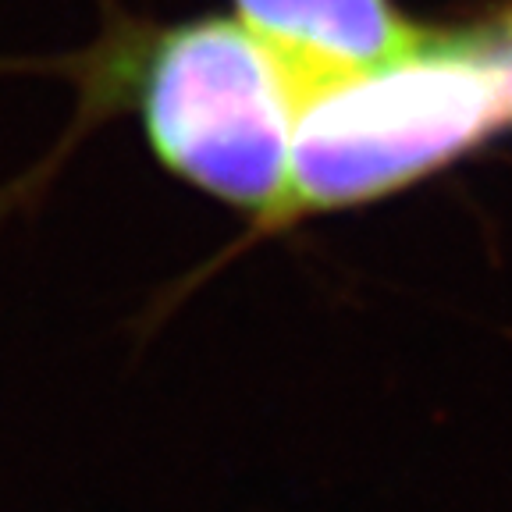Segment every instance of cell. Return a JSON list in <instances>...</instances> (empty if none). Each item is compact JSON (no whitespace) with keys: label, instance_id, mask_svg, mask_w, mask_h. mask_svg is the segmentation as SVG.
I'll use <instances>...</instances> for the list:
<instances>
[{"label":"cell","instance_id":"cell-2","mask_svg":"<svg viewBox=\"0 0 512 512\" xmlns=\"http://www.w3.org/2000/svg\"><path fill=\"white\" fill-rule=\"evenodd\" d=\"M303 93L239 22L182 25L146 54L139 111L150 146L185 182L253 214H288Z\"/></svg>","mask_w":512,"mask_h":512},{"label":"cell","instance_id":"cell-4","mask_svg":"<svg viewBox=\"0 0 512 512\" xmlns=\"http://www.w3.org/2000/svg\"><path fill=\"white\" fill-rule=\"evenodd\" d=\"M502 29H505V32H512V15H509V22H505Z\"/></svg>","mask_w":512,"mask_h":512},{"label":"cell","instance_id":"cell-3","mask_svg":"<svg viewBox=\"0 0 512 512\" xmlns=\"http://www.w3.org/2000/svg\"><path fill=\"white\" fill-rule=\"evenodd\" d=\"M235 8L303 96L324 82L395 61L427 36L392 8V0H235Z\"/></svg>","mask_w":512,"mask_h":512},{"label":"cell","instance_id":"cell-1","mask_svg":"<svg viewBox=\"0 0 512 512\" xmlns=\"http://www.w3.org/2000/svg\"><path fill=\"white\" fill-rule=\"evenodd\" d=\"M509 121L502 68L484 36H424L395 61L303 96L288 210L377 200Z\"/></svg>","mask_w":512,"mask_h":512}]
</instances>
